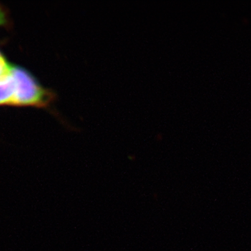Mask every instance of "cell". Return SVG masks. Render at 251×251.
Segmentation results:
<instances>
[{"label":"cell","mask_w":251,"mask_h":251,"mask_svg":"<svg viewBox=\"0 0 251 251\" xmlns=\"http://www.w3.org/2000/svg\"><path fill=\"white\" fill-rule=\"evenodd\" d=\"M5 22H6V20H5L4 13L0 9V25L4 24Z\"/></svg>","instance_id":"cell-4"},{"label":"cell","mask_w":251,"mask_h":251,"mask_svg":"<svg viewBox=\"0 0 251 251\" xmlns=\"http://www.w3.org/2000/svg\"><path fill=\"white\" fill-rule=\"evenodd\" d=\"M15 83L12 105L46 107L54 99L51 91L43 88L30 74L22 68L11 67Z\"/></svg>","instance_id":"cell-1"},{"label":"cell","mask_w":251,"mask_h":251,"mask_svg":"<svg viewBox=\"0 0 251 251\" xmlns=\"http://www.w3.org/2000/svg\"><path fill=\"white\" fill-rule=\"evenodd\" d=\"M15 94V83L11 73L0 78V105L12 104Z\"/></svg>","instance_id":"cell-2"},{"label":"cell","mask_w":251,"mask_h":251,"mask_svg":"<svg viewBox=\"0 0 251 251\" xmlns=\"http://www.w3.org/2000/svg\"><path fill=\"white\" fill-rule=\"evenodd\" d=\"M11 67L12 66L10 65L9 63L6 62L4 56L0 52V78L9 74Z\"/></svg>","instance_id":"cell-3"}]
</instances>
